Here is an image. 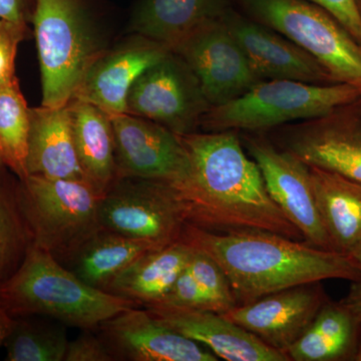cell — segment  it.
Instances as JSON below:
<instances>
[{
  "label": "cell",
  "instance_id": "obj_15",
  "mask_svg": "<svg viewBox=\"0 0 361 361\" xmlns=\"http://www.w3.org/2000/svg\"><path fill=\"white\" fill-rule=\"evenodd\" d=\"M97 330L115 360H218L210 350L171 329L147 308L118 313Z\"/></svg>",
  "mask_w": 361,
  "mask_h": 361
},
{
  "label": "cell",
  "instance_id": "obj_18",
  "mask_svg": "<svg viewBox=\"0 0 361 361\" xmlns=\"http://www.w3.org/2000/svg\"><path fill=\"white\" fill-rule=\"evenodd\" d=\"M157 319L227 361H288L226 316L210 310H188L166 304L145 306Z\"/></svg>",
  "mask_w": 361,
  "mask_h": 361
},
{
  "label": "cell",
  "instance_id": "obj_4",
  "mask_svg": "<svg viewBox=\"0 0 361 361\" xmlns=\"http://www.w3.org/2000/svg\"><path fill=\"white\" fill-rule=\"evenodd\" d=\"M0 304L13 317L45 316L82 330H97L104 320L142 306L85 284L33 243L20 267L0 286Z\"/></svg>",
  "mask_w": 361,
  "mask_h": 361
},
{
  "label": "cell",
  "instance_id": "obj_27",
  "mask_svg": "<svg viewBox=\"0 0 361 361\" xmlns=\"http://www.w3.org/2000/svg\"><path fill=\"white\" fill-rule=\"evenodd\" d=\"M65 324L37 319L35 315L14 316L4 341L7 361H65L68 345Z\"/></svg>",
  "mask_w": 361,
  "mask_h": 361
},
{
  "label": "cell",
  "instance_id": "obj_11",
  "mask_svg": "<svg viewBox=\"0 0 361 361\" xmlns=\"http://www.w3.org/2000/svg\"><path fill=\"white\" fill-rule=\"evenodd\" d=\"M223 18L196 28L171 49L198 78L211 108L229 103L263 80Z\"/></svg>",
  "mask_w": 361,
  "mask_h": 361
},
{
  "label": "cell",
  "instance_id": "obj_28",
  "mask_svg": "<svg viewBox=\"0 0 361 361\" xmlns=\"http://www.w3.org/2000/svg\"><path fill=\"white\" fill-rule=\"evenodd\" d=\"M30 109L18 78L0 89V157L4 165L20 180L28 176Z\"/></svg>",
  "mask_w": 361,
  "mask_h": 361
},
{
  "label": "cell",
  "instance_id": "obj_35",
  "mask_svg": "<svg viewBox=\"0 0 361 361\" xmlns=\"http://www.w3.org/2000/svg\"><path fill=\"white\" fill-rule=\"evenodd\" d=\"M341 301L357 316L361 322V278L355 281H351L348 295Z\"/></svg>",
  "mask_w": 361,
  "mask_h": 361
},
{
  "label": "cell",
  "instance_id": "obj_19",
  "mask_svg": "<svg viewBox=\"0 0 361 361\" xmlns=\"http://www.w3.org/2000/svg\"><path fill=\"white\" fill-rule=\"evenodd\" d=\"M26 170L28 175L49 179L87 180L78 161L66 104L30 109Z\"/></svg>",
  "mask_w": 361,
  "mask_h": 361
},
{
  "label": "cell",
  "instance_id": "obj_38",
  "mask_svg": "<svg viewBox=\"0 0 361 361\" xmlns=\"http://www.w3.org/2000/svg\"><path fill=\"white\" fill-rule=\"evenodd\" d=\"M355 361H361V345L360 348V350H358L357 356H356Z\"/></svg>",
  "mask_w": 361,
  "mask_h": 361
},
{
  "label": "cell",
  "instance_id": "obj_33",
  "mask_svg": "<svg viewBox=\"0 0 361 361\" xmlns=\"http://www.w3.org/2000/svg\"><path fill=\"white\" fill-rule=\"evenodd\" d=\"M322 7L361 45V16L355 0H307Z\"/></svg>",
  "mask_w": 361,
  "mask_h": 361
},
{
  "label": "cell",
  "instance_id": "obj_23",
  "mask_svg": "<svg viewBox=\"0 0 361 361\" xmlns=\"http://www.w3.org/2000/svg\"><path fill=\"white\" fill-rule=\"evenodd\" d=\"M360 345L357 316L342 301L329 299L286 356L293 361H355Z\"/></svg>",
  "mask_w": 361,
  "mask_h": 361
},
{
  "label": "cell",
  "instance_id": "obj_24",
  "mask_svg": "<svg viewBox=\"0 0 361 361\" xmlns=\"http://www.w3.org/2000/svg\"><path fill=\"white\" fill-rule=\"evenodd\" d=\"M310 168L316 206L334 251L349 255L361 240V183Z\"/></svg>",
  "mask_w": 361,
  "mask_h": 361
},
{
  "label": "cell",
  "instance_id": "obj_14",
  "mask_svg": "<svg viewBox=\"0 0 361 361\" xmlns=\"http://www.w3.org/2000/svg\"><path fill=\"white\" fill-rule=\"evenodd\" d=\"M329 299L322 282H313L239 304L223 315L286 355Z\"/></svg>",
  "mask_w": 361,
  "mask_h": 361
},
{
  "label": "cell",
  "instance_id": "obj_17",
  "mask_svg": "<svg viewBox=\"0 0 361 361\" xmlns=\"http://www.w3.org/2000/svg\"><path fill=\"white\" fill-rule=\"evenodd\" d=\"M224 23L252 68L264 80H290L308 84H336L322 63L290 39L242 16L233 7Z\"/></svg>",
  "mask_w": 361,
  "mask_h": 361
},
{
  "label": "cell",
  "instance_id": "obj_39",
  "mask_svg": "<svg viewBox=\"0 0 361 361\" xmlns=\"http://www.w3.org/2000/svg\"><path fill=\"white\" fill-rule=\"evenodd\" d=\"M356 4H357L358 11H360V13L361 16V0H355Z\"/></svg>",
  "mask_w": 361,
  "mask_h": 361
},
{
  "label": "cell",
  "instance_id": "obj_31",
  "mask_svg": "<svg viewBox=\"0 0 361 361\" xmlns=\"http://www.w3.org/2000/svg\"><path fill=\"white\" fill-rule=\"evenodd\" d=\"M158 303L188 310H209L203 292L187 267L180 273L165 297Z\"/></svg>",
  "mask_w": 361,
  "mask_h": 361
},
{
  "label": "cell",
  "instance_id": "obj_36",
  "mask_svg": "<svg viewBox=\"0 0 361 361\" xmlns=\"http://www.w3.org/2000/svg\"><path fill=\"white\" fill-rule=\"evenodd\" d=\"M13 317L6 310V308L0 304V348H2L8 336L11 326H13Z\"/></svg>",
  "mask_w": 361,
  "mask_h": 361
},
{
  "label": "cell",
  "instance_id": "obj_26",
  "mask_svg": "<svg viewBox=\"0 0 361 361\" xmlns=\"http://www.w3.org/2000/svg\"><path fill=\"white\" fill-rule=\"evenodd\" d=\"M33 243L20 198V179L0 165V286L18 271Z\"/></svg>",
  "mask_w": 361,
  "mask_h": 361
},
{
  "label": "cell",
  "instance_id": "obj_20",
  "mask_svg": "<svg viewBox=\"0 0 361 361\" xmlns=\"http://www.w3.org/2000/svg\"><path fill=\"white\" fill-rule=\"evenodd\" d=\"M233 0H137L125 32L146 35L172 49L189 33L224 18Z\"/></svg>",
  "mask_w": 361,
  "mask_h": 361
},
{
  "label": "cell",
  "instance_id": "obj_3",
  "mask_svg": "<svg viewBox=\"0 0 361 361\" xmlns=\"http://www.w3.org/2000/svg\"><path fill=\"white\" fill-rule=\"evenodd\" d=\"M108 0H37L32 25L42 106L71 101L92 63L118 39Z\"/></svg>",
  "mask_w": 361,
  "mask_h": 361
},
{
  "label": "cell",
  "instance_id": "obj_6",
  "mask_svg": "<svg viewBox=\"0 0 361 361\" xmlns=\"http://www.w3.org/2000/svg\"><path fill=\"white\" fill-rule=\"evenodd\" d=\"M103 194L87 180L49 179L28 175L20 180L21 208L33 244L65 257L101 229L99 206Z\"/></svg>",
  "mask_w": 361,
  "mask_h": 361
},
{
  "label": "cell",
  "instance_id": "obj_21",
  "mask_svg": "<svg viewBox=\"0 0 361 361\" xmlns=\"http://www.w3.org/2000/svg\"><path fill=\"white\" fill-rule=\"evenodd\" d=\"M161 247L102 227L58 261L85 284L106 292L113 280L128 266Z\"/></svg>",
  "mask_w": 361,
  "mask_h": 361
},
{
  "label": "cell",
  "instance_id": "obj_8",
  "mask_svg": "<svg viewBox=\"0 0 361 361\" xmlns=\"http://www.w3.org/2000/svg\"><path fill=\"white\" fill-rule=\"evenodd\" d=\"M211 108L189 66L171 51L130 87L126 114L146 118L177 135L199 132Z\"/></svg>",
  "mask_w": 361,
  "mask_h": 361
},
{
  "label": "cell",
  "instance_id": "obj_32",
  "mask_svg": "<svg viewBox=\"0 0 361 361\" xmlns=\"http://www.w3.org/2000/svg\"><path fill=\"white\" fill-rule=\"evenodd\" d=\"M84 329L75 341L68 342L65 361H115L101 336Z\"/></svg>",
  "mask_w": 361,
  "mask_h": 361
},
{
  "label": "cell",
  "instance_id": "obj_29",
  "mask_svg": "<svg viewBox=\"0 0 361 361\" xmlns=\"http://www.w3.org/2000/svg\"><path fill=\"white\" fill-rule=\"evenodd\" d=\"M187 268L203 292L209 310L224 314L238 305L224 271L210 256L192 247Z\"/></svg>",
  "mask_w": 361,
  "mask_h": 361
},
{
  "label": "cell",
  "instance_id": "obj_9",
  "mask_svg": "<svg viewBox=\"0 0 361 361\" xmlns=\"http://www.w3.org/2000/svg\"><path fill=\"white\" fill-rule=\"evenodd\" d=\"M99 220L104 229L160 246L180 240L186 225L165 182L137 177L116 178L99 201Z\"/></svg>",
  "mask_w": 361,
  "mask_h": 361
},
{
  "label": "cell",
  "instance_id": "obj_2",
  "mask_svg": "<svg viewBox=\"0 0 361 361\" xmlns=\"http://www.w3.org/2000/svg\"><path fill=\"white\" fill-rule=\"evenodd\" d=\"M180 240L222 268L238 305L298 285L361 278L348 255L263 230L215 232L186 224Z\"/></svg>",
  "mask_w": 361,
  "mask_h": 361
},
{
  "label": "cell",
  "instance_id": "obj_37",
  "mask_svg": "<svg viewBox=\"0 0 361 361\" xmlns=\"http://www.w3.org/2000/svg\"><path fill=\"white\" fill-rule=\"evenodd\" d=\"M353 264L355 266L356 269L360 271L361 273V240L360 243L356 245L355 248L351 251V253L348 255Z\"/></svg>",
  "mask_w": 361,
  "mask_h": 361
},
{
  "label": "cell",
  "instance_id": "obj_12",
  "mask_svg": "<svg viewBox=\"0 0 361 361\" xmlns=\"http://www.w3.org/2000/svg\"><path fill=\"white\" fill-rule=\"evenodd\" d=\"M243 141L260 169L270 198L300 232L304 241L334 251L316 206L310 166L261 134L245 135Z\"/></svg>",
  "mask_w": 361,
  "mask_h": 361
},
{
  "label": "cell",
  "instance_id": "obj_40",
  "mask_svg": "<svg viewBox=\"0 0 361 361\" xmlns=\"http://www.w3.org/2000/svg\"><path fill=\"white\" fill-rule=\"evenodd\" d=\"M0 165H4V163H2L1 157H0Z\"/></svg>",
  "mask_w": 361,
  "mask_h": 361
},
{
  "label": "cell",
  "instance_id": "obj_5",
  "mask_svg": "<svg viewBox=\"0 0 361 361\" xmlns=\"http://www.w3.org/2000/svg\"><path fill=\"white\" fill-rule=\"evenodd\" d=\"M361 99V89L345 82L316 85L264 80L229 103L209 109L203 132L243 130L262 134L298 121L318 118Z\"/></svg>",
  "mask_w": 361,
  "mask_h": 361
},
{
  "label": "cell",
  "instance_id": "obj_22",
  "mask_svg": "<svg viewBox=\"0 0 361 361\" xmlns=\"http://www.w3.org/2000/svg\"><path fill=\"white\" fill-rule=\"evenodd\" d=\"M66 106L80 167L89 182L104 195L116 178L111 116L99 106L77 97L71 99Z\"/></svg>",
  "mask_w": 361,
  "mask_h": 361
},
{
  "label": "cell",
  "instance_id": "obj_16",
  "mask_svg": "<svg viewBox=\"0 0 361 361\" xmlns=\"http://www.w3.org/2000/svg\"><path fill=\"white\" fill-rule=\"evenodd\" d=\"M116 178L137 177L171 183L186 173L188 157L179 135L146 118L111 116Z\"/></svg>",
  "mask_w": 361,
  "mask_h": 361
},
{
  "label": "cell",
  "instance_id": "obj_10",
  "mask_svg": "<svg viewBox=\"0 0 361 361\" xmlns=\"http://www.w3.org/2000/svg\"><path fill=\"white\" fill-rule=\"evenodd\" d=\"M348 106L270 130V141L310 167L361 183V116Z\"/></svg>",
  "mask_w": 361,
  "mask_h": 361
},
{
  "label": "cell",
  "instance_id": "obj_25",
  "mask_svg": "<svg viewBox=\"0 0 361 361\" xmlns=\"http://www.w3.org/2000/svg\"><path fill=\"white\" fill-rule=\"evenodd\" d=\"M192 247L182 240L149 251L113 280L108 293L142 306L160 302L187 267Z\"/></svg>",
  "mask_w": 361,
  "mask_h": 361
},
{
  "label": "cell",
  "instance_id": "obj_34",
  "mask_svg": "<svg viewBox=\"0 0 361 361\" xmlns=\"http://www.w3.org/2000/svg\"><path fill=\"white\" fill-rule=\"evenodd\" d=\"M37 0H0V20L32 25Z\"/></svg>",
  "mask_w": 361,
  "mask_h": 361
},
{
  "label": "cell",
  "instance_id": "obj_13",
  "mask_svg": "<svg viewBox=\"0 0 361 361\" xmlns=\"http://www.w3.org/2000/svg\"><path fill=\"white\" fill-rule=\"evenodd\" d=\"M170 51L146 35L126 32L92 63L73 97L89 102L111 116L123 115L135 80Z\"/></svg>",
  "mask_w": 361,
  "mask_h": 361
},
{
  "label": "cell",
  "instance_id": "obj_7",
  "mask_svg": "<svg viewBox=\"0 0 361 361\" xmlns=\"http://www.w3.org/2000/svg\"><path fill=\"white\" fill-rule=\"evenodd\" d=\"M251 20L279 32L322 63L336 82L361 89V45L307 0H236Z\"/></svg>",
  "mask_w": 361,
  "mask_h": 361
},
{
  "label": "cell",
  "instance_id": "obj_1",
  "mask_svg": "<svg viewBox=\"0 0 361 361\" xmlns=\"http://www.w3.org/2000/svg\"><path fill=\"white\" fill-rule=\"evenodd\" d=\"M188 157L186 173L166 183L186 224L208 231L263 230L294 240L300 232L266 189L236 130L178 135Z\"/></svg>",
  "mask_w": 361,
  "mask_h": 361
},
{
  "label": "cell",
  "instance_id": "obj_30",
  "mask_svg": "<svg viewBox=\"0 0 361 361\" xmlns=\"http://www.w3.org/2000/svg\"><path fill=\"white\" fill-rule=\"evenodd\" d=\"M30 25L0 20V89L16 80V61L21 42L30 39Z\"/></svg>",
  "mask_w": 361,
  "mask_h": 361
}]
</instances>
